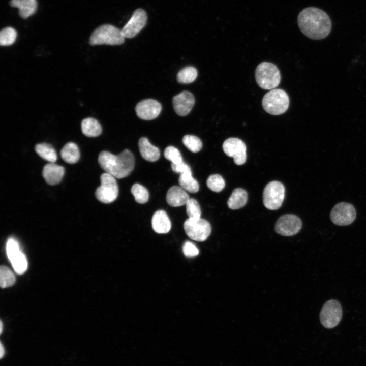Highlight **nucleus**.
Returning <instances> with one entry per match:
<instances>
[{"instance_id": "1", "label": "nucleus", "mask_w": 366, "mask_h": 366, "mask_svg": "<svg viewBox=\"0 0 366 366\" xmlns=\"http://www.w3.org/2000/svg\"><path fill=\"white\" fill-rule=\"evenodd\" d=\"M298 26L307 37L313 40H321L330 33L331 21L324 11L316 7L303 9L297 18Z\"/></svg>"}, {"instance_id": "2", "label": "nucleus", "mask_w": 366, "mask_h": 366, "mask_svg": "<svg viewBox=\"0 0 366 366\" xmlns=\"http://www.w3.org/2000/svg\"><path fill=\"white\" fill-rule=\"evenodd\" d=\"M134 162V156L128 149H125L118 155L102 151L98 157V163L101 168L118 179L126 177L131 173Z\"/></svg>"}, {"instance_id": "3", "label": "nucleus", "mask_w": 366, "mask_h": 366, "mask_svg": "<svg viewBox=\"0 0 366 366\" xmlns=\"http://www.w3.org/2000/svg\"><path fill=\"white\" fill-rule=\"evenodd\" d=\"M255 79L261 88L271 90L276 88L280 83V72L274 64L263 62L259 64L256 69Z\"/></svg>"}, {"instance_id": "4", "label": "nucleus", "mask_w": 366, "mask_h": 366, "mask_svg": "<svg viewBox=\"0 0 366 366\" xmlns=\"http://www.w3.org/2000/svg\"><path fill=\"white\" fill-rule=\"evenodd\" d=\"M125 38L121 30L111 24H103L92 33L89 43L91 45L107 44L120 45L124 42Z\"/></svg>"}, {"instance_id": "5", "label": "nucleus", "mask_w": 366, "mask_h": 366, "mask_svg": "<svg viewBox=\"0 0 366 366\" xmlns=\"http://www.w3.org/2000/svg\"><path fill=\"white\" fill-rule=\"evenodd\" d=\"M262 105L264 110L273 115H279L285 113L289 105L288 94L281 89H273L263 97Z\"/></svg>"}, {"instance_id": "6", "label": "nucleus", "mask_w": 366, "mask_h": 366, "mask_svg": "<svg viewBox=\"0 0 366 366\" xmlns=\"http://www.w3.org/2000/svg\"><path fill=\"white\" fill-rule=\"evenodd\" d=\"M101 185L95 191L96 198L103 203H110L116 200L118 187L115 178L106 172L100 176Z\"/></svg>"}, {"instance_id": "7", "label": "nucleus", "mask_w": 366, "mask_h": 366, "mask_svg": "<svg viewBox=\"0 0 366 366\" xmlns=\"http://www.w3.org/2000/svg\"><path fill=\"white\" fill-rule=\"evenodd\" d=\"M184 230L187 236L195 241H205L211 231L210 223L205 219H187L184 223Z\"/></svg>"}, {"instance_id": "8", "label": "nucleus", "mask_w": 366, "mask_h": 366, "mask_svg": "<svg viewBox=\"0 0 366 366\" xmlns=\"http://www.w3.org/2000/svg\"><path fill=\"white\" fill-rule=\"evenodd\" d=\"M285 197V187L280 182L272 181L265 186L263 193V204L270 210L279 209Z\"/></svg>"}, {"instance_id": "9", "label": "nucleus", "mask_w": 366, "mask_h": 366, "mask_svg": "<svg viewBox=\"0 0 366 366\" xmlns=\"http://www.w3.org/2000/svg\"><path fill=\"white\" fill-rule=\"evenodd\" d=\"M342 317V309L340 302L334 299L326 302L323 306L320 313V320L326 328L331 329L339 324Z\"/></svg>"}, {"instance_id": "10", "label": "nucleus", "mask_w": 366, "mask_h": 366, "mask_svg": "<svg viewBox=\"0 0 366 366\" xmlns=\"http://www.w3.org/2000/svg\"><path fill=\"white\" fill-rule=\"evenodd\" d=\"M356 210L354 206L348 203L340 202L332 209L330 218L332 223L338 226H346L355 219Z\"/></svg>"}, {"instance_id": "11", "label": "nucleus", "mask_w": 366, "mask_h": 366, "mask_svg": "<svg viewBox=\"0 0 366 366\" xmlns=\"http://www.w3.org/2000/svg\"><path fill=\"white\" fill-rule=\"evenodd\" d=\"M300 219L294 215L286 214L280 217L276 222L275 231L280 235L291 236L297 234L301 229Z\"/></svg>"}, {"instance_id": "12", "label": "nucleus", "mask_w": 366, "mask_h": 366, "mask_svg": "<svg viewBox=\"0 0 366 366\" xmlns=\"http://www.w3.org/2000/svg\"><path fill=\"white\" fill-rule=\"evenodd\" d=\"M224 152L229 157L234 159L237 165L243 164L246 160V146L245 143L237 138H229L223 144Z\"/></svg>"}, {"instance_id": "13", "label": "nucleus", "mask_w": 366, "mask_h": 366, "mask_svg": "<svg viewBox=\"0 0 366 366\" xmlns=\"http://www.w3.org/2000/svg\"><path fill=\"white\" fill-rule=\"evenodd\" d=\"M147 20L146 12L142 9H136L130 20L121 29V33L126 38L135 37L145 26Z\"/></svg>"}, {"instance_id": "14", "label": "nucleus", "mask_w": 366, "mask_h": 366, "mask_svg": "<svg viewBox=\"0 0 366 366\" xmlns=\"http://www.w3.org/2000/svg\"><path fill=\"white\" fill-rule=\"evenodd\" d=\"M161 105L153 99H145L139 102L135 111L137 116L143 120H149L156 118L161 111Z\"/></svg>"}, {"instance_id": "15", "label": "nucleus", "mask_w": 366, "mask_h": 366, "mask_svg": "<svg viewBox=\"0 0 366 366\" xmlns=\"http://www.w3.org/2000/svg\"><path fill=\"white\" fill-rule=\"evenodd\" d=\"M172 102L175 112L179 116H185L188 114L192 109L195 103V99L192 93L185 90L175 96Z\"/></svg>"}, {"instance_id": "16", "label": "nucleus", "mask_w": 366, "mask_h": 366, "mask_svg": "<svg viewBox=\"0 0 366 366\" xmlns=\"http://www.w3.org/2000/svg\"><path fill=\"white\" fill-rule=\"evenodd\" d=\"M65 173V169L54 163L45 165L43 169L42 175L44 180L49 185L58 184L62 180Z\"/></svg>"}, {"instance_id": "17", "label": "nucleus", "mask_w": 366, "mask_h": 366, "mask_svg": "<svg viewBox=\"0 0 366 366\" xmlns=\"http://www.w3.org/2000/svg\"><path fill=\"white\" fill-rule=\"evenodd\" d=\"M189 199L188 194L180 186H172L166 194V201L172 207L186 204Z\"/></svg>"}, {"instance_id": "18", "label": "nucleus", "mask_w": 366, "mask_h": 366, "mask_svg": "<svg viewBox=\"0 0 366 366\" xmlns=\"http://www.w3.org/2000/svg\"><path fill=\"white\" fill-rule=\"evenodd\" d=\"M151 225L153 230L159 234L168 233L171 227L167 214L163 210H157L154 213L152 217Z\"/></svg>"}, {"instance_id": "19", "label": "nucleus", "mask_w": 366, "mask_h": 366, "mask_svg": "<svg viewBox=\"0 0 366 366\" xmlns=\"http://www.w3.org/2000/svg\"><path fill=\"white\" fill-rule=\"evenodd\" d=\"M138 146L141 156L145 160L153 162L159 159L160 156L159 149L152 145L147 138H140Z\"/></svg>"}, {"instance_id": "20", "label": "nucleus", "mask_w": 366, "mask_h": 366, "mask_svg": "<svg viewBox=\"0 0 366 366\" xmlns=\"http://www.w3.org/2000/svg\"><path fill=\"white\" fill-rule=\"evenodd\" d=\"M10 5L19 9V15L23 19L33 15L37 8L36 0H11Z\"/></svg>"}, {"instance_id": "21", "label": "nucleus", "mask_w": 366, "mask_h": 366, "mask_svg": "<svg viewBox=\"0 0 366 366\" xmlns=\"http://www.w3.org/2000/svg\"><path fill=\"white\" fill-rule=\"evenodd\" d=\"M247 200L248 194L246 191L241 188H236L229 198L227 205L231 209H238L243 207Z\"/></svg>"}, {"instance_id": "22", "label": "nucleus", "mask_w": 366, "mask_h": 366, "mask_svg": "<svg viewBox=\"0 0 366 366\" xmlns=\"http://www.w3.org/2000/svg\"><path fill=\"white\" fill-rule=\"evenodd\" d=\"M81 125L82 133L87 137H97L101 134L102 131L101 125L99 122L92 117L83 119Z\"/></svg>"}, {"instance_id": "23", "label": "nucleus", "mask_w": 366, "mask_h": 366, "mask_svg": "<svg viewBox=\"0 0 366 366\" xmlns=\"http://www.w3.org/2000/svg\"><path fill=\"white\" fill-rule=\"evenodd\" d=\"M62 159L69 164L77 163L80 158V151L78 146L73 142L66 143L60 152Z\"/></svg>"}, {"instance_id": "24", "label": "nucleus", "mask_w": 366, "mask_h": 366, "mask_svg": "<svg viewBox=\"0 0 366 366\" xmlns=\"http://www.w3.org/2000/svg\"><path fill=\"white\" fill-rule=\"evenodd\" d=\"M35 151L42 159L50 163H54L57 160V154L53 146L48 143L37 144Z\"/></svg>"}, {"instance_id": "25", "label": "nucleus", "mask_w": 366, "mask_h": 366, "mask_svg": "<svg viewBox=\"0 0 366 366\" xmlns=\"http://www.w3.org/2000/svg\"><path fill=\"white\" fill-rule=\"evenodd\" d=\"M178 182L180 186L189 192L197 193L199 189L198 181L192 176V174L187 173L180 174Z\"/></svg>"}, {"instance_id": "26", "label": "nucleus", "mask_w": 366, "mask_h": 366, "mask_svg": "<svg viewBox=\"0 0 366 366\" xmlns=\"http://www.w3.org/2000/svg\"><path fill=\"white\" fill-rule=\"evenodd\" d=\"M197 76V71L193 67H187L181 69L177 74L178 82L188 84L193 82Z\"/></svg>"}, {"instance_id": "27", "label": "nucleus", "mask_w": 366, "mask_h": 366, "mask_svg": "<svg viewBox=\"0 0 366 366\" xmlns=\"http://www.w3.org/2000/svg\"><path fill=\"white\" fill-rule=\"evenodd\" d=\"M131 192L137 203L144 204L148 201L149 193L147 190L141 185L134 184L131 188Z\"/></svg>"}, {"instance_id": "28", "label": "nucleus", "mask_w": 366, "mask_h": 366, "mask_svg": "<svg viewBox=\"0 0 366 366\" xmlns=\"http://www.w3.org/2000/svg\"><path fill=\"white\" fill-rule=\"evenodd\" d=\"M16 30L11 27L3 28L0 32V45L3 46L12 45L17 37Z\"/></svg>"}, {"instance_id": "29", "label": "nucleus", "mask_w": 366, "mask_h": 366, "mask_svg": "<svg viewBox=\"0 0 366 366\" xmlns=\"http://www.w3.org/2000/svg\"><path fill=\"white\" fill-rule=\"evenodd\" d=\"M12 265L18 274H23L27 268V261L25 255L20 251L10 260Z\"/></svg>"}, {"instance_id": "30", "label": "nucleus", "mask_w": 366, "mask_h": 366, "mask_svg": "<svg viewBox=\"0 0 366 366\" xmlns=\"http://www.w3.org/2000/svg\"><path fill=\"white\" fill-rule=\"evenodd\" d=\"M16 281L15 277L12 271L5 266H1L0 268V285L2 288H5L12 286Z\"/></svg>"}, {"instance_id": "31", "label": "nucleus", "mask_w": 366, "mask_h": 366, "mask_svg": "<svg viewBox=\"0 0 366 366\" xmlns=\"http://www.w3.org/2000/svg\"><path fill=\"white\" fill-rule=\"evenodd\" d=\"M182 142L185 146L193 152L199 151L202 147L201 140L194 135H185L182 138Z\"/></svg>"}, {"instance_id": "32", "label": "nucleus", "mask_w": 366, "mask_h": 366, "mask_svg": "<svg viewBox=\"0 0 366 366\" xmlns=\"http://www.w3.org/2000/svg\"><path fill=\"white\" fill-rule=\"evenodd\" d=\"M206 185L212 191L220 192L224 188L225 183L222 176L216 174L211 175L208 177Z\"/></svg>"}, {"instance_id": "33", "label": "nucleus", "mask_w": 366, "mask_h": 366, "mask_svg": "<svg viewBox=\"0 0 366 366\" xmlns=\"http://www.w3.org/2000/svg\"><path fill=\"white\" fill-rule=\"evenodd\" d=\"M186 212L189 218L199 219L201 216V209L197 201L194 199H189L186 204Z\"/></svg>"}, {"instance_id": "34", "label": "nucleus", "mask_w": 366, "mask_h": 366, "mask_svg": "<svg viewBox=\"0 0 366 366\" xmlns=\"http://www.w3.org/2000/svg\"><path fill=\"white\" fill-rule=\"evenodd\" d=\"M164 155L165 158L171 161L172 164H178L183 162L180 151L173 146L167 147L164 150Z\"/></svg>"}, {"instance_id": "35", "label": "nucleus", "mask_w": 366, "mask_h": 366, "mask_svg": "<svg viewBox=\"0 0 366 366\" xmlns=\"http://www.w3.org/2000/svg\"><path fill=\"white\" fill-rule=\"evenodd\" d=\"M6 250L10 261L21 251L18 242L12 238L8 239L6 245Z\"/></svg>"}, {"instance_id": "36", "label": "nucleus", "mask_w": 366, "mask_h": 366, "mask_svg": "<svg viewBox=\"0 0 366 366\" xmlns=\"http://www.w3.org/2000/svg\"><path fill=\"white\" fill-rule=\"evenodd\" d=\"M183 252L187 257H193L199 254V250L196 246L190 241H186L183 245Z\"/></svg>"}, {"instance_id": "37", "label": "nucleus", "mask_w": 366, "mask_h": 366, "mask_svg": "<svg viewBox=\"0 0 366 366\" xmlns=\"http://www.w3.org/2000/svg\"><path fill=\"white\" fill-rule=\"evenodd\" d=\"M172 170L175 173L182 174H192V171L190 167L188 165L182 162V163L178 164H174L171 163Z\"/></svg>"}, {"instance_id": "38", "label": "nucleus", "mask_w": 366, "mask_h": 366, "mask_svg": "<svg viewBox=\"0 0 366 366\" xmlns=\"http://www.w3.org/2000/svg\"><path fill=\"white\" fill-rule=\"evenodd\" d=\"M5 353V350H4V347L1 342V345H0V358L2 359L3 357L4 356Z\"/></svg>"}, {"instance_id": "39", "label": "nucleus", "mask_w": 366, "mask_h": 366, "mask_svg": "<svg viewBox=\"0 0 366 366\" xmlns=\"http://www.w3.org/2000/svg\"><path fill=\"white\" fill-rule=\"evenodd\" d=\"M0 330H1V334L2 332V330H3V323H2V321H1V329H0Z\"/></svg>"}]
</instances>
